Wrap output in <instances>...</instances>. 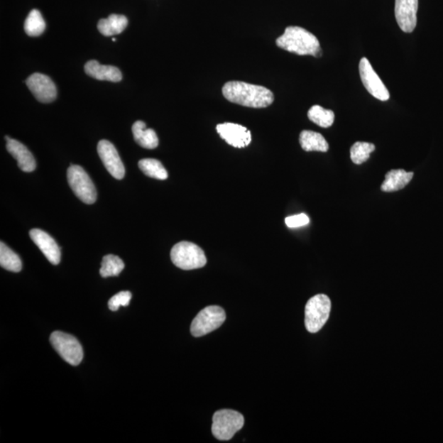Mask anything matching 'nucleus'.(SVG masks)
<instances>
[{
    "instance_id": "obj_1",
    "label": "nucleus",
    "mask_w": 443,
    "mask_h": 443,
    "mask_svg": "<svg viewBox=\"0 0 443 443\" xmlns=\"http://www.w3.org/2000/svg\"><path fill=\"white\" fill-rule=\"evenodd\" d=\"M223 94L231 103L256 109L268 107L274 100L270 89L244 82H226Z\"/></svg>"
},
{
    "instance_id": "obj_2",
    "label": "nucleus",
    "mask_w": 443,
    "mask_h": 443,
    "mask_svg": "<svg viewBox=\"0 0 443 443\" xmlns=\"http://www.w3.org/2000/svg\"><path fill=\"white\" fill-rule=\"evenodd\" d=\"M276 44L279 48L298 55L320 57L322 55L317 37L300 26H288L284 34L278 37Z\"/></svg>"
},
{
    "instance_id": "obj_3",
    "label": "nucleus",
    "mask_w": 443,
    "mask_h": 443,
    "mask_svg": "<svg viewBox=\"0 0 443 443\" xmlns=\"http://www.w3.org/2000/svg\"><path fill=\"white\" fill-rule=\"evenodd\" d=\"M170 256L174 265L183 270H197L207 263L202 248L190 241H181L174 246Z\"/></svg>"
},
{
    "instance_id": "obj_4",
    "label": "nucleus",
    "mask_w": 443,
    "mask_h": 443,
    "mask_svg": "<svg viewBox=\"0 0 443 443\" xmlns=\"http://www.w3.org/2000/svg\"><path fill=\"white\" fill-rule=\"evenodd\" d=\"M331 300L328 295L319 294L308 300L305 305V328L311 334L321 330L329 318Z\"/></svg>"
},
{
    "instance_id": "obj_5",
    "label": "nucleus",
    "mask_w": 443,
    "mask_h": 443,
    "mask_svg": "<svg viewBox=\"0 0 443 443\" xmlns=\"http://www.w3.org/2000/svg\"><path fill=\"white\" fill-rule=\"evenodd\" d=\"M244 417L234 410H220L213 416L212 434L220 441H229L244 425Z\"/></svg>"
},
{
    "instance_id": "obj_6",
    "label": "nucleus",
    "mask_w": 443,
    "mask_h": 443,
    "mask_svg": "<svg viewBox=\"0 0 443 443\" xmlns=\"http://www.w3.org/2000/svg\"><path fill=\"white\" fill-rule=\"evenodd\" d=\"M67 181L74 194L82 202L92 204L97 202L96 187L81 166L72 165L67 170Z\"/></svg>"
},
{
    "instance_id": "obj_7",
    "label": "nucleus",
    "mask_w": 443,
    "mask_h": 443,
    "mask_svg": "<svg viewBox=\"0 0 443 443\" xmlns=\"http://www.w3.org/2000/svg\"><path fill=\"white\" fill-rule=\"evenodd\" d=\"M50 342L60 356L71 366H77L83 359V349L80 342L70 334L57 331L50 336Z\"/></svg>"
},
{
    "instance_id": "obj_8",
    "label": "nucleus",
    "mask_w": 443,
    "mask_h": 443,
    "mask_svg": "<svg viewBox=\"0 0 443 443\" xmlns=\"http://www.w3.org/2000/svg\"><path fill=\"white\" fill-rule=\"evenodd\" d=\"M226 313L223 308L211 305L204 308L192 321L191 332L193 337H199L218 329L224 323Z\"/></svg>"
},
{
    "instance_id": "obj_9",
    "label": "nucleus",
    "mask_w": 443,
    "mask_h": 443,
    "mask_svg": "<svg viewBox=\"0 0 443 443\" xmlns=\"http://www.w3.org/2000/svg\"><path fill=\"white\" fill-rule=\"evenodd\" d=\"M359 70L361 81L367 91L381 102H387L390 98L389 92L366 58H363L361 60Z\"/></svg>"
},
{
    "instance_id": "obj_10",
    "label": "nucleus",
    "mask_w": 443,
    "mask_h": 443,
    "mask_svg": "<svg viewBox=\"0 0 443 443\" xmlns=\"http://www.w3.org/2000/svg\"><path fill=\"white\" fill-rule=\"evenodd\" d=\"M26 84L35 98L40 103H51L57 97V89L54 82L44 74L38 72L33 74L26 79Z\"/></svg>"
},
{
    "instance_id": "obj_11",
    "label": "nucleus",
    "mask_w": 443,
    "mask_h": 443,
    "mask_svg": "<svg viewBox=\"0 0 443 443\" xmlns=\"http://www.w3.org/2000/svg\"><path fill=\"white\" fill-rule=\"evenodd\" d=\"M97 151L107 171L114 178L121 180L125 175V168L119 152L109 141L102 140L98 143Z\"/></svg>"
},
{
    "instance_id": "obj_12",
    "label": "nucleus",
    "mask_w": 443,
    "mask_h": 443,
    "mask_svg": "<svg viewBox=\"0 0 443 443\" xmlns=\"http://www.w3.org/2000/svg\"><path fill=\"white\" fill-rule=\"evenodd\" d=\"M419 0H395V16L400 28L410 33L417 24Z\"/></svg>"
},
{
    "instance_id": "obj_13",
    "label": "nucleus",
    "mask_w": 443,
    "mask_h": 443,
    "mask_svg": "<svg viewBox=\"0 0 443 443\" xmlns=\"http://www.w3.org/2000/svg\"><path fill=\"white\" fill-rule=\"evenodd\" d=\"M216 130H217L221 138L231 146L241 149V148H245L251 144V131L244 126L225 123L216 126Z\"/></svg>"
},
{
    "instance_id": "obj_14",
    "label": "nucleus",
    "mask_w": 443,
    "mask_h": 443,
    "mask_svg": "<svg viewBox=\"0 0 443 443\" xmlns=\"http://www.w3.org/2000/svg\"><path fill=\"white\" fill-rule=\"evenodd\" d=\"M30 237L52 265H59L61 260L60 248L51 236L44 231L35 229L30 231Z\"/></svg>"
},
{
    "instance_id": "obj_15",
    "label": "nucleus",
    "mask_w": 443,
    "mask_h": 443,
    "mask_svg": "<svg viewBox=\"0 0 443 443\" xmlns=\"http://www.w3.org/2000/svg\"><path fill=\"white\" fill-rule=\"evenodd\" d=\"M7 141V151L10 155L18 161L21 170L26 173L33 172L35 170L36 163L34 156L23 144L17 140L5 136Z\"/></svg>"
},
{
    "instance_id": "obj_16",
    "label": "nucleus",
    "mask_w": 443,
    "mask_h": 443,
    "mask_svg": "<svg viewBox=\"0 0 443 443\" xmlns=\"http://www.w3.org/2000/svg\"><path fill=\"white\" fill-rule=\"evenodd\" d=\"M85 72L88 76L100 81L119 82L122 81V72L118 67L110 65H102L96 60L86 63Z\"/></svg>"
},
{
    "instance_id": "obj_17",
    "label": "nucleus",
    "mask_w": 443,
    "mask_h": 443,
    "mask_svg": "<svg viewBox=\"0 0 443 443\" xmlns=\"http://www.w3.org/2000/svg\"><path fill=\"white\" fill-rule=\"evenodd\" d=\"M414 173L404 170H393L385 175L381 190L384 192H395L403 189L413 178Z\"/></svg>"
},
{
    "instance_id": "obj_18",
    "label": "nucleus",
    "mask_w": 443,
    "mask_h": 443,
    "mask_svg": "<svg viewBox=\"0 0 443 443\" xmlns=\"http://www.w3.org/2000/svg\"><path fill=\"white\" fill-rule=\"evenodd\" d=\"M134 140L137 144L145 149L153 150L159 146L155 131L151 128H146V125L142 121H137L133 126Z\"/></svg>"
},
{
    "instance_id": "obj_19",
    "label": "nucleus",
    "mask_w": 443,
    "mask_h": 443,
    "mask_svg": "<svg viewBox=\"0 0 443 443\" xmlns=\"http://www.w3.org/2000/svg\"><path fill=\"white\" fill-rule=\"evenodd\" d=\"M128 25V20L124 15L111 14L106 19L99 21L97 28L104 36H112L122 33Z\"/></svg>"
},
{
    "instance_id": "obj_20",
    "label": "nucleus",
    "mask_w": 443,
    "mask_h": 443,
    "mask_svg": "<svg viewBox=\"0 0 443 443\" xmlns=\"http://www.w3.org/2000/svg\"><path fill=\"white\" fill-rule=\"evenodd\" d=\"M300 144L305 151L327 152L329 143L323 136L315 131L305 130L300 135Z\"/></svg>"
},
{
    "instance_id": "obj_21",
    "label": "nucleus",
    "mask_w": 443,
    "mask_h": 443,
    "mask_svg": "<svg viewBox=\"0 0 443 443\" xmlns=\"http://www.w3.org/2000/svg\"><path fill=\"white\" fill-rule=\"evenodd\" d=\"M0 266L9 271L18 273L23 263L20 257L2 241L0 244Z\"/></svg>"
},
{
    "instance_id": "obj_22",
    "label": "nucleus",
    "mask_w": 443,
    "mask_h": 443,
    "mask_svg": "<svg viewBox=\"0 0 443 443\" xmlns=\"http://www.w3.org/2000/svg\"><path fill=\"white\" fill-rule=\"evenodd\" d=\"M308 118L321 128H328L334 123L335 114L332 110L324 109L319 105H314L308 112Z\"/></svg>"
},
{
    "instance_id": "obj_23",
    "label": "nucleus",
    "mask_w": 443,
    "mask_h": 443,
    "mask_svg": "<svg viewBox=\"0 0 443 443\" xmlns=\"http://www.w3.org/2000/svg\"><path fill=\"white\" fill-rule=\"evenodd\" d=\"M138 165L140 170L148 177L158 179V180H165L168 177L165 168L159 160L144 159L139 161Z\"/></svg>"
},
{
    "instance_id": "obj_24",
    "label": "nucleus",
    "mask_w": 443,
    "mask_h": 443,
    "mask_svg": "<svg viewBox=\"0 0 443 443\" xmlns=\"http://www.w3.org/2000/svg\"><path fill=\"white\" fill-rule=\"evenodd\" d=\"M24 30L26 35L33 37L39 36L44 33L45 22L39 10L33 9L29 13L25 21Z\"/></svg>"
},
{
    "instance_id": "obj_25",
    "label": "nucleus",
    "mask_w": 443,
    "mask_h": 443,
    "mask_svg": "<svg viewBox=\"0 0 443 443\" xmlns=\"http://www.w3.org/2000/svg\"><path fill=\"white\" fill-rule=\"evenodd\" d=\"M124 261L119 256H105L103 258L99 273L103 278L118 276L124 270Z\"/></svg>"
},
{
    "instance_id": "obj_26",
    "label": "nucleus",
    "mask_w": 443,
    "mask_h": 443,
    "mask_svg": "<svg viewBox=\"0 0 443 443\" xmlns=\"http://www.w3.org/2000/svg\"><path fill=\"white\" fill-rule=\"evenodd\" d=\"M376 150V146L368 142H356L351 148V159L356 165H361L369 159L372 152Z\"/></svg>"
},
{
    "instance_id": "obj_27",
    "label": "nucleus",
    "mask_w": 443,
    "mask_h": 443,
    "mask_svg": "<svg viewBox=\"0 0 443 443\" xmlns=\"http://www.w3.org/2000/svg\"><path fill=\"white\" fill-rule=\"evenodd\" d=\"M131 299L130 292H121L114 295L109 300V308L112 311H117L120 307H128Z\"/></svg>"
},
{
    "instance_id": "obj_28",
    "label": "nucleus",
    "mask_w": 443,
    "mask_h": 443,
    "mask_svg": "<svg viewBox=\"0 0 443 443\" xmlns=\"http://www.w3.org/2000/svg\"><path fill=\"white\" fill-rule=\"evenodd\" d=\"M285 223L290 229H297L309 224L310 219L307 214H300L286 218Z\"/></svg>"
},
{
    "instance_id": "obj_29",
    "label": "nucleus",
    "mask_w": 443,
    "mask_h": 443,
    "mask_svg": "<svg viewBox=\"0 0 443 443\" xmlns=\"http://www.w3.org/2000/svg\"><path fill=\"white\" fill-rule=\"evenodd\" d=\"M112 40H113V41H116V40H117V39H116V38H113V39H112Z\"/></svg>"
}]
</instances>
